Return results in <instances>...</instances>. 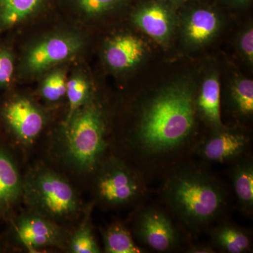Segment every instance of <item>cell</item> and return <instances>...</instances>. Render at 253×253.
I'll return each mask as SVG.
<instances>
[{"instance_id":"obj_1","label":"cell","mask_w":253,"mask_h":253,"mask_svg":"<svg viewBox=\"0 0 253 253\" xmlns=\"http://www.w3.org/2000/svg\"><path fill=\"white\" fill-rule=\"evenodd\" d=\"M196 97L191 83L177 82L143 103L129 142L142 163L166 160L191 144L197 114Z\"/></svg>"},{"instance_id":"obj_2","label":"cell","mask_w":253,"mask_h":253,"mask_svg":"<svg viewBox=\"0 0 253 253\" xmlns=\"http://www.w3.org/2000/svg\"><path fill=\"white\" fill-rule=\"evenodd\" d=\"M163 197L176 217L194 231L215 221L226 202L222 184L211 174L192 168H181L169 176Z\"/></svg>"},{"instance_id":"obj_3","label":"cell","mask_w":253,"mask_h":253,"mask_svg":"<svg viewBox=\"0 0 253 253\" xmlns=\"http://www.w3.org/2000/svg\"><path fill=\"white\" fill-rule=\"evenodd\" d=\"M63 132V153L69 164L82 172L96 170L107 146L106 123L99 105L88 100L66 119Z\"/></svg>"},{"instance_id":"obj_4","label":"cell","mask_w":253,"mask_h":253,"mask_svg":"<svg viewBox=\"0 0 253 253\" xmlns=\"http://www.w3.org/2000/svg\"><path fill=\"white\" fill-rule=\"evenodd\" d=\"M23 197L32 211L59 221L73 219L81 202L73 186L51 169L38 168L23 179Z\"/></svg>"},{"instance_id":"obj_5","label":"cell","mask_w":253,"mask_h":253,"mask_svg":"<svg viewBox=\"0 0 253 253\" xmlns=\"http://www.w3.org/2000/svg\"><path fill=\"white\" fill-rule=\"evenodd\" d=\"M96 170L95 194L105 206H125L137 201L144 195L142 178L122 160L109 158L101 163Z\"/></svg>"},{"instance_id":"obj_6","label":"cell","mask_w":253,"mask_h":253,"mask_svg":"<svg viewBox=\"0 0 253 253\" xmlns=\"http://www.w3.org/2000/svg\"><path fill=\"white\" fill-rule=\"evenodd\" d=\"M136 235L143 244L158 252H171L179 246L180 234L162 210L148 208L136 219Z\"/></svg>"},{"instance_id":"obj_7","label":"cell","mask_w":253,"mask_h":253,"mask_svg":"<svg viewBox=\"0 0 253 253\" xmlns=\"http://www.w3.org/2000/svg\"><path fill=\"white\" fill-rule=\"evenodd\" d=\"M15 236L31 252L44 247H62L66 242V234L57 222L33 211L18 217Z\"/></svg>"},{"instance_id":"obj_8","label":"cell","mask_w":253,"mask_h":253,"mask_svg":"<svg viewBox=\"0 0 253 253\" xmlns=\"http://www.w3.org/2000/svg\"><path fill=\"white\" fill-rule=\"evenodd\" d=\"M131 19L136 27L161 44L168 42L175 30V14L166 0L145 1L133 11Z\"/></svg>"},{"instance_id":"obj_9","label":"cell","mask_w":253,"mask_h":253,"mask_svg":"<svg viewBox=\"0 0 253 253\" xmlns=\"http://www.w3.org/2000/svg\"><path fill=\"white\" fill-rule=\"evenodd\" d=\"M82 42L76 36L58 35L37 43L28 51L25 60L28 72L38 73L69 59L79 51Z\"/></svg>"},{"instance_id":"obj_10","label":"cell","mask_w":253,"mask_h":253,"mask_svg":"<svg viewBox=\"0 0 253 253\" xmlns=\"http://www.w3.org/2000/svg\"><path fill=\"white\" fill-rule=\"evenodd\" d=\"M222 19L216 10L197 6L189 10L181 26V37L186 46L198 49L207 45L219 34Z\"/></svg>"},{"instance_id":"obj_11","label":"cell","mask_w":253,"mask_h":253,"mask_svg":"<svg viewBox=\"0 0 253 253\" xmlns=\"http://www.w3.org/2000/svg\"><path fill=\"white\" fill-rule=\"evenodd\" d=\"M250 144V138L239 129L221 126L212 129L199 147L200 155L210 162L224 163L239 158Z\"/></svg>"},{"instance_id":"obj_12","label":"cell","mask_w":253,"mask_h":253,"mask_svg":"<svg viewBox=\"0 0 253 253\" xmlns=\"http://www.w3.org/2000/svg\"><path fill=\"white\" fill-rule=\"evenodd\" d=\"M4 118L11 130L23 144H31L42 130V113L26 98L10 102L4 110Z\"/></svg>"},{"instance_id":"obj_13","label":"cell","mask_w":253,"mask_h":253,"mask_svg":"<svg viewBox=\"0 0 253 253\" xmlns=\"http://www.w3.org/2000/svg\"><path fill=\"white\" fill-rule=\"evenodd\" d=\"M147 52L144 42L131 34H122L111 38L104 50V59L111 69L118 72L137 67Z\"/></svg>"},{"instance_id":"obj_14","label":"cell","mask_w":253,"mask_h":253,"mask_svg":"<svg viewBox=\"0 0 253 253\" xmlns=\"http://www.w3.org/2000/svg\"><path fill=\"white\" fill-rule=\"evenodd\" d=\"M23 184L22 178L11 155L0 148V219L22 197Z\"/></svg>"},{"instance_id":"obj_15","label":"cell","mask_w":253,"mask_h":253,"mask_svg":"<svg viewBox=\"0 0 253 253\" xmlns=\"http://www.w3.org/2000/svg\"><path fill=\"white\" fill-rule=\"evenodd\" d=\"M196 107L197 114L212 129L223 126L220 113V84L217 73H211L205 78L199 94L196 97Z\"/></svg>"},{"instance_id":"obj_16","label":"cell","mask_w":253,"mask_h":253,"mask_svg":"<svg viewBox=\"0 0 253 253\" xmlns=\"http://www.w3.org/2000/svg\"><path fill=\"white\" fill-rule=\"evenodd\" d=\"M49 0H0V32L7 31L38 14Z\"/></svg>"},{"instance_id":"obj_17","label":"cell","mask_w":253,"mask_h":253,"mask_svg":"<svg viewBox=\"0 0 253 253\" xmlns=\"http://www.w3.org/2000/svg\"><path fill=\"white\" fill-rule=\"evenodd\" d=\"M214 245L229 253H242L251 250V239L249 234L238 226L223 224L217 226L212 234Z\"/></svg>"},{"instance_id":"obj_18","label":"cell","mask_w":253,"mask_h":253,"mask_svg":"<svg viewBox=\"0 0 253 253\" xmlns=\"http://www.w3.org/2000/svg\"><path fill=\"white\" fill-rule=\"evenodd\" d=\"M233 185L238 201L246 212L253 207V165L251 159H243L236 165L232 173Z\"/></svg>"},{"instance_id":"obj_19","label":"cell","mask_w":253,"mask_h":253,"mask_svg":"<svg viewBox=\"0 0 253 253\" xmlns=\"http://www.w3.org/2000/svg\"><path fill=\"white\" fill-rule=\"evenodd\" d=\"M231 109L240 118H250L253 113V81L239 77L233 82L229 91Z\"/></svg>"},{"instance_id":"obj_20","label":"cell","mask_w":253,"mask_h":253,"mask_svg":"<svg viewBox=\"0 0 253 253\" xmlns=\"http://www.w3.org/2000/svg\"><path fill=\"white\" fill-rule=\"evenodd\" d=\"M105 251L109 253H142L134 242L130 232L120 223H114L103 232Z\"/></svg>"},{"instance_id":"obj_21","label":"cell","mask_w":253,"mask_h":253,"mask_svg":"<svg viewBox=\"0 0 253 253\" xmlns=\"http://www.w3.org/2000/svg\"><path fill=\"white\" fill-rule=\"evenodd\" d=\"M66 95L69 102L67 118L83 106L89 98V85L85 78L76 75L67 82Z\"/></svg>"},{"instance_id":"obj_22","label":"cell","mask_w":253,"mask_h":253,"mask_svg":"<svg viewBox=\"0 0 253 253\" xmlns=\"http://www.w3.org/2000/svg\"><path fill=\"white\" fill-rule=\"evenodd\" d=\"M70 251L74 253H99L101 252L93 235L91 226L84 222L75 231L70 239Z\"/></svg>"},{"instance_id":"obj_23","label":"cell","mask_w":253,"mask_h":253,"mask_svg":"<svg viewBox=\"0 0 253 253\" xmlns=\"http://www.w3.org/2000/svg\"><path fill=\"white\" fill-rule=\"evenodd\" d=\"M66 85L67 82L64 73L61 71H54L43 82L42 95L49 102L59 101L66 94Z\"/></svg>"},{"instance_id":"obj_24","label":"cell","mask_w":253,"mask_h":253,"mask_svg":"<svg viewBox=\"0 0 253 253\" xmlns=\"http://www.w3.org/2000/svg\"><path fill=\"white\" fill-rule=\"evenodd\" d=\"M80 11L88 16H96L126 4L129 0H72Z\"/></svg>"},{"instance_id":"obj_25","label":"cell","mask_w":253,"mask_h":253,"mask_svg":"<svg viewBox=\"0 0 253 253\" xmlns=\"http://www.w3.org/2000/svg\"><path fill=\"white\" fill-rule=\"evenodd\" d=\"M239 52L250 66L253 63V28L249 25L239 35L237 41Z\"/></svg>"},{"instance_id":"obj_26","label":"cell","mask_w":253,"mask_h":253,"mask_svg":"<svg viewBox=\"0 0 253 253\" xmlns=\"http://www.w3.org/2000/svg\"><path fill=\"white\" fill-rule=\"evenodd\" d=\"M14 71L13 55L6 49H0V86L9 83Z\"/></svg>"},{"instance_id":"obj_27","label":"cell","mask_w":253,"mask_h":253,"mask_svg":"<svg viewBox=\"0 0 253 253\" xmlns=\"http://www.w3.org/2000/svg\"><path fill=\"white\" fill-rule=\"evenodd\" d=\"M189 253H214V249L211 246H204V245H196L190 247Z\"/></svg>"},{"instance_id":"obj_28","label":"cell","mask_w":253,"mask_h":253,"mask_svg":"<svg viewBox=\"0 0 253 253\" xmlns=\"http://www.w3.org/2000/svg\"><path fill=\"white\" fill-rule=\"evenodd\" d=\"M235 4L239 5V6H244L249 2L250 0H231Z\"/></svg>"},{"instance_id":"obj_29","label":"cell","mask_w":253,"mask_h":253,"mask_svg":"<svg viewBox=\"0 0 253 253\" xmlns=\"http://www.w3.org/2000/svg\"><path fill=\"white\" fill-rule=\"evenodd\" d=\"M172 2L176 3V4H179V3H184L186 1H191V0H170Z\"/></svg>"}]
</instances>
